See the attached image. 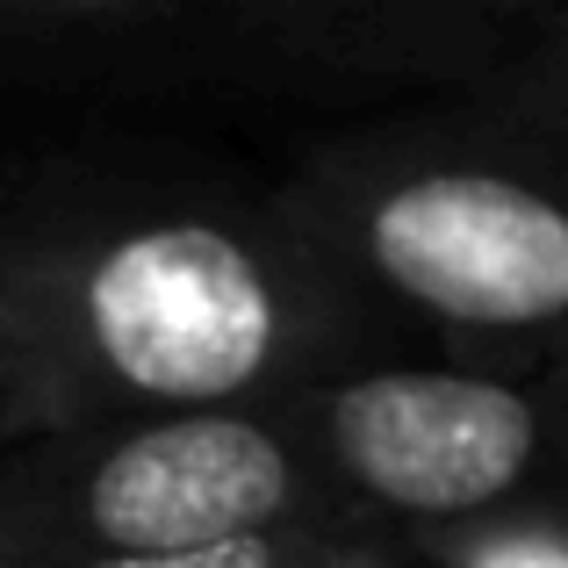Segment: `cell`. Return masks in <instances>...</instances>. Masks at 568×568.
I'll return each instance as SVG.
<instances>
[{
  "instance_id": "obj_4",
  "label": "cell",
  "mask_w": 568,
  "mask_h": 568,
  "mask_svg": "<svg viewBox=\"0 0 568 568\" xmlns=\"http://www.w3.org/2000/svg\"><path fill=\"white\" fill-rule=\"evenodd\" d=\"M260 410L332 511L396 532L403 547L526 497H555V432L526 367H410L367 353L281 388Z\"/></svg>"
},
{
  "instance_id": "obj_6",
  "label": "cell",
  "mask_w": 568,
  "mask_h": 568,
  "mask_svg": "<svg viewBox=\"0 0 568 568\" xmlns=\"http://www.w3.org/2000/svg\"><path fill=\"white\" fill-rule=\"evenodd\" d=\"M109 568H417V561L382 526L303 518V526H252V532H223V540H194L173 547V555L109 561Z\"/></svg>"
},
{
  "instance_id": "obj_5",
  "label": "cell",
  "mask_w": 568,
  "mask_h": 568,
  "mask_svg": "<svg viewBox=\"0 0 568 568\" xmlns=\"http://www.w3.org/2000/svg\"><path fill=\"white\" fill-rule=\"evenodd\" d=\"M252 101L245 0H0V109Z\"/></svg>"
},
{
  "instance_id": "obj_3",
  "label": "cell",
  "mask_w": 568,
  "mask_h": 568,
  "mask_svg": "<svg viewBox=\"0 0 568 568\" xmlns=\"http://www.w3.org/2000/svg\"><path fill=\"white\" fill-rule=\"evenodd\" d=\"M303 518L346 511L266 410L87 417L0 454V568H109Z\"/></svg>"
},
{
  "instance_id": "obj_9",
  "label": "cell",
  "mask_w": 568,
  "mask_h": 568,
  "mask_svg": "<svg viewBox=\"0 0 568 568\" xmlns=\"http://www.w3.org/2000/svg\"><path fill=\"white\" fill-rule=\"evenodd\" d=\"M532 382H540L547 432H555V497H568V346L547 353V361L532 367Z\"/></svg>"
},
{
  "instance_id": "obj_2",
  "label": "cell",
  "mask_w": 568,
  "mask_h": 568,
  "mask_svg": "<svg viewBox=\"0 0 568 568\" xmlns=\"http://www.w3.org/2000/svg\"><path fill=\"white\" fill-rule=\"evenodd\" d=\"M281 194L375 317L532 375L568 346V8L518 65L317 138Z\"/></svg>"
},
{
  "instance_id": "obj_7",
  "label": "cell",
  "mask_w": 568,
  "mask_h": 568,
  "mask_svg": "<svg viewBox=\"0 0 568 568\" xmlns=\"http://www.w3.org/2000/svg\"><path fill=\"white\" fill-rule=\"evenodd\" d=\"M417 568H568V497H526L475 526L410 540Z\"/></svg>"
},
{
  "instance_id": "obj_8",
  "label": "cell",
  "mask_w": 568,
  "mask_h": 568,
  "mask_svg": "<svg viewBox=\"0 0 568 568\" xmlns=\"http://www.w3.org/2000/svg\"><path fill=\"white\" fill-rule=\"evenodd\" d=\"M58 425H72L65 403H58V388L0 346V454L22 446V439H37V432H58Z\"/></svg>"
},
{
  "instance_id": "obj_1",
  "label": "cell",
  "mask_w": 568,
  "mask_h": 568,
  "mask_svg": "<svg viewBox=\"0 0 568 568\" xmlns=\"http://www.w3.org/2000/svg\"><path fill=\"white\" fill-rule=\"evenodd\" d=\"M375 324L281 181L144 144L0 166V346L72 425L260 410L367 361Z\"/></svg>"
}]
</instances>
